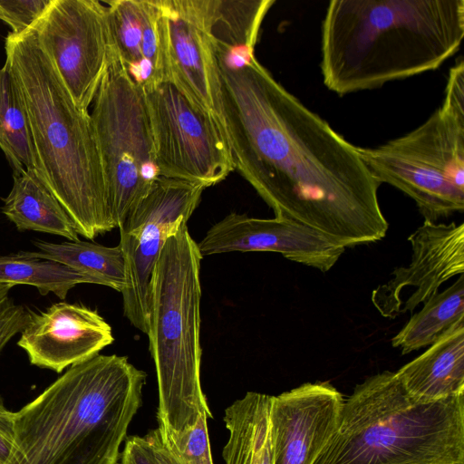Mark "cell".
<instances>
[{"label":"cell","instance_id":"3957f363","mask_svg":"<svg viewBox=\"0 0 464 464\" xmlns=\"http://www.w3.org/2000/svg\"><path fill=\"white\" fill-rule=\"evenodd\" d=\"M146 378L116 354H97L69 367L14 412L7 464H118Z\"/></svg>","mask_w":464,"mask_h":464},{"label":"cell","instance_id":"7c38bea8","mask_svg":"<svg viewBox=\"0 0 464 464\" xmlns=\"http://www.w3.org/2000/svg\"><path fill=\"white\" fill-rule=\"evenodd\" d=\"M411 259L372 293V302L387 318L413 312L439 293L442 284L464 273V224L425 221L408 238Z\"/></svg>","mask_w":464,"mask_h":464},{"label":"cell","instance_id":"484cf974","mask_svg":"<svg viewBox=\"0 0 464 464\" xmlns=\"http://www.w3.org/2000/svg\"><path fill=\"white\" fill-rule=\"evenodd\" d=\"M207 413H202L190 431L179 441L158 428L150 430L168 464H213Z\"/></svg>","mask_w":464,"mask_h":464},{"label":"cell","instance_id":"e0dca14e","mask_svg":"<svg viewBox=\"0 0 464 464\" xmlns=\"http://www.w3.org/2000/svg\"><path fill=\"white\" fill-rule=\"evenodd\" d=\"M112 44L120 62L143 91L165 82L158 0L103 2Z\"/></svg>","mask_w":464,"mask_h":464},{"label":"cell","instance_id":"8fae6325","mask_svg":"<svg viewBox=\"0 0 464 464\" xmlns=\"http://www.w3.org/2000/svg\"><path fill=\"white\" fill-rule=\"evenodd\" d=\"M34 28L73 102L88 111L116 54L105 4L52 0Z\"/></svg>","mask_w":464,"mask_h":464},{"label":"cell","instance_id":"44dd1931","mask_svg":"<svg viewBox=\"0 0 464 464\" xmlns=\"http://www.w3.org/2000/svg\"><path fill=\"white\" fill-rule=\"evenodd\" d=\"M216 49L255 50L262 23L275 0H197Z\"/></svg>","mask_w":464,"mask_h":464},{"label":"cell","instance_id":"d4e9b609","mask_svg":"<svg viewBox=\"0 0 464 464\" xmlns=\"http://www.w3.org/2000/svg\"><path fill=\"white\" fill-rule=\"evenodd\" d=\"M0 149L13 169V175L35 169L26 112L14 80L5 65L0 68Z\"/></svg>","mask_w":464,"mask_h":464},{"label":"cell","instance_id":"ba28073f","mask_svg":"<svg viewBox=\"0 0 464 464\" xmlns=\"http://www.w3.org/2000/svg\"><path fill=\"white\" fill-rule=\"evenodd\" d=\"M90 113L108 202L116 227L160 176L143 90L117 54L109 64Z\"/></svg>","mask_w":464,"mask_h":464},{"label":"cell","instance_id":"4316f807","mask_svg":"<svg viewBox=\"0 0 464 464\" xmlns=\"http://www.w3.org/2000/svg\"><path fill=\"white\" fill-rule=\"evenodd\" d=\"M52 0H0V20L13 34H21L34 26Z\"/></svg>","mask_w":464,"mask_h":464},{"label":"cell","instance_id":"cb8c5ba5","mask_svg":"<svg viewBox=\"0 0 464 464\" xmlns=\"http://www.w3.org/2000/svg\"><path fill=\"white\" fill-rule=\"evenodd\" d=\"M0 283L28 285L37 288L42 295L53 293L64 300L68 292L79 284H97V281L72 267L31 251H19L0 256ZM98 285V284H97Z\"/></svg>","mask_w":464,"mask_h":464},{"label":"cell","instance_id":"277c9868","mask_svg":"<svg viewBox=\"0 0 464 464\" xmlns=\"http://www.w3.org/2000/svg\"><path fill=\"white\" fill-rule=\"evenodd\" d=\"M5 66L23 102L35 171L72 218L94 239L116 227L89 111L79 108L40 47L34 28L5 38Z\"/></svg>","mask_w":464,"mask_h":464},{"label":"cell","instance_id":"8992f818","mask_svg":"<svg viewBox=\"0 0 464 464\" xmlns=\"http://www.w3.org/2000/svg\"><path fill=\"white\" fill-rule=\"evenodd\" d=\"M187 222L165 242L150 285L149 336L158 389V429L179 441L202 413L213 415L200 382V262Z\"/></svg>","mask_w":464,"mask_h":464},{"label":"cell","instance_id":"f546056e","mask_svg":"<svg viewBox=\"0 0 464 464\" xmlns=\"http://www.w3.org/2000/svg\"><path fill=\"white\" fill-rule=\"evenodd\" d=\"M14 287L11 284L0 283V303L10 295V291Z\"/></svg>","mask_w":464,"mask_h":464},{"label":"cell","instance_id":"ffe728a7","mask_svg":"<svg viewBox=\"0 0 464 464\" xmlns=\"http://www.w3.org/2000/svg\"><path fill=\"white\" fill-rule=\"evenodd\" d=\"M272 396L248 392L225 410L229 438L222 450L225 464H273L270 439Z\"/></svg>","mask_w":464,"mask_h":464},{"label":"cell","instance_id":"ac0fdd59","mask_svg":"<svg viewBox=\"0 0 464 464\" xmlns=\"http://www.w3.org/2000/svg\"><path fill=\"white\" fill-rule=\"evenodd\" d=\"M395 372L408 394L419 401L464 394V320Z\"/></svg>","mask_w":464,"mask_h":464},{"label":"cell","instance_id":"9a60e30c","mask_svg":"<svg viewBox=\"0 0 464 464\" xmlns=\"http://www.w3.org/2000/svg\"><path fill=\"white\" fill-rule=\"evenodd\" d=\"M343 395L329 382H306L270 406L273 464H314L335 432Z\"/></svg>","mask_w":464,"mask_h":464},{"label":"cell","instance_id":"2e32d148","mask_svg":"<svg viewBox=\"0 0 464 464\" xmlns=\"http://www.w3.org/2000/svg\"><path fill=\"white\" fill-rule=\"evenodd\" d=\"M113 341L111 325L96 310L63 301L32 312L17 345L31 364L62 372L99 354Z\"/></svg>","mask_w":464,"mask_h":464},{"label":"cell","instance_id":"d6986e66","mask_svg":"<svg viewBox=\"0 0 464 464\" xmlns=\"http://www.w3.org/2000/svg\"><path fill=\"white\" fill-rule=\"evenodd\" d=\"M13 187L1 208L19 231L33 230L76 241L74 224L53 194L37 176L35 169L13 175Z\"/></svg>","mask_w":464,"mask_h":464},{"label":"cell","instance_id":"7402d4cb","mask_svg":"<svg viewBox=\"0 0 464 464\" xmlns=\"http://www.w3.org/2000/svg\"><path fill=\"white\" fill-rule=\"evenodd\" d=\"M33 244L38 250L31 252L37 257L63 263L120 293L125 287V262L119 245L110 247L80 239L62 243L36 239Z\"/></svg>","mask_w":464,"mask_h":464},{"label":"cell","instance_id":"7a4b0ae2","mask_svg":"<svg viewBox=\"0 0 464 464\" xmlns=\"http://www.w3.org/2000/svg\"><path fill=\"white\" fill-rule=\"evenodd\" d=\"M464 0H332L321 31V72L336 94L437 70L459 49Z\"/></svg>","mask_w":464,"mask_h":464},{"label":"cell","instance_id":"6da1fadb","mask_svg":"<svg viewBox=\"0 0 464 464\" xmlns=\"http://www.w3.org/2000/svg\"><path fill=\"white\" fill-rule=\"evenodd\" d=\"M223 126L234 169L275 217L344 247L380 241L389 224L381 183L351 144L256 60L216 52Z\"/></svg>","mask_w":464,"mask_h":464},{"label":"cell","instance_id":"52a82bcc","mask_svg":"<svg viewBox=\"0 0 464 464\" xmlns=\"http://www.w3.org/2000/svg\"><path fill=\"white\" fill-rule=\"evenodd\" d=\"M359 151L377 180L411 198L425 221L464 210V63L450 70L442 104L421 125Z\"/></svg>","mask_w":464,"mask_h":464},{"label":"cell","instance_id":"30bf717a","mask_svg":"<svg viewBox=\"0 0 464 464\" xmlns=\"http://www.w3.org/2000/svg\"><path fill=\"white\" fill-rule=\"evenodd\" d=\"M205 188L198 183L159 176L119 227L118 245L126 276L121 292L123 314L146 334L151 279L160 251L179 226L188 222Z\"/></svg>","mask_w":464,"mask_h":464},{"label":"cell","instance_id":"603a6c76","mask_svg":"<svg viewBox=\"0 0 464 464\" xmlns=\"http://www.w3.org/2000/svg\"><path fill=\"white\" fill-rule=\"evenodd\" d=\"M464 320V275L441 293L431 296L392 339V345L407 354L430 346L453 324Z\"/></svg>","mask_w":464,"mask_h":464},{"label":"cell","instance_id":"83f0119b","mask_svg":"<svg viewBox=\"0 0 464 464\" xmlns=\"http://www.w3.org/2000/svg\"><path fill=\"white\" fill-rule=\"evenodd\" d=\"M119 460L118 464H168L150 431L144 437H128Z\"/></svg>","mask_w":464,"mask_h":464},{"label":"cell","instance_id":"f1b7e54d","mask_svg":"<svg viewBox=\"0 0 464 464\" xmlns=\"http://www.w3.org/2000/svg\"><path fill=\"white\" fill-rule=\"evenodd\" d=\"M14 447V412L4 405L0 396V464H7Z\"/></svg>","mask_w":464,"mask_h":464},{"label":"cell","instance_id":"4fadbf2b","mask_svg":"<svg viewBox=\"0 0 464 464\" xmlns=\"http://www.w3.org/2000/svg\"><path fill=\"white\" fill-rule=\"evenodd\" d=\"M158 4L165 82L223 126L216 46L197 0H158Z\"/></svg>","mask_w":464,"mask_h":464},{"label":"cell","instance_id":"9c48e42d","mask_svg":"<svg viewBox=\"0 0 464 464\" xmlns=\"http://www.w3.org/2000/svg\"><path fill=\"white\" fill-rule=\"evenodd\" d=\"M160 176L206 188L235 170L223 126L173 84L143 91Z\"/></svg>","mask_w":464,"mask_h":464},{"label":"cell","instance_id":"5bb4252c","mask_svg":"<svg viewBox=\"0 0 464 464\" xmlns=\"http://www.w3.org/2000/svg\"><path fill=\"white\" fill-rule=\"evenodd\" d=\"M197 245L202 257L228 252H275L324 273L345 250L307 226L276 217L256 218L237 213L214 224Z\"/></svg>","mask_w":464,"mask_h":464},{"label":"cell","instance_id":"5b68a950","mask_svg":"<svg viewBox=\"0 0 464 464\" xmlns=\"http://www.w3.org/2000/svg\"><path fill=\"white\" fill-rule=\"evenodd\" d=\"M314 464H464V394L419 401L395 372L372 375Z\"/></svg>","mask_w":464,"mask_h":464}]
</instances>
